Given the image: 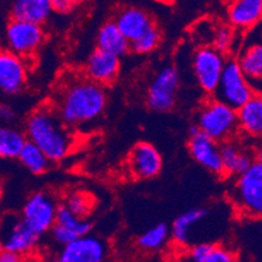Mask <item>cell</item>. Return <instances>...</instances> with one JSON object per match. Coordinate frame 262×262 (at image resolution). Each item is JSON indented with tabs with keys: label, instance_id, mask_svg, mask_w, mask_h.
Wrapping results in <instances>:
<instances>
[{
	"label": "cell",
	"instance_id": "cell-1",
	"mask_svg": "<svg viewBox=\"0 0 262 262\" xmlns=\"http://www.w3.org/2000/svg\"><path fill=\"white\" fill-rule=\"evenodd\" d=\"M105 86L85 76H74L63 81L51 106L69 128L88 125L100 118L106 107Z\"/></svg>",
	"mask_w": 262,
	"mask_h": 262
},
{
	"label": "cell",
	"instance_id": "cell-2",
	"mask_svg": "<svg viewBox=\"0 0 262 262\" xmlns=\"http://www.w3.org/2000/svg\"><path fill=\"white\" fill-rule=\"evenodd\" d=\"M25 137L38 147L50 161H60L71 154L75 137L50 105L37 107L25 123Z\"/></svg>",
	"mask_w": 262,
	"mask_h": 262
},
{
	"label": "cell",
	"instance_id": "cell-3",
	"mask_svg": "<svg viewBox=\"0 0 262 262\" xmlns=\"http://www.w3.org/2000/svg\"><path fill=\"white\" fill-rule=\"evenodd\" d=\"M195 122L194 126L216 143L232 140L238 130L237 112L215 97L200 107Z\"/></svg>",
	"mask_w": 262,
	"mask_h": 262
},
{
	"label": "cell",
	"instance_id": "cell-4",
	"mask_svg": "<svg viewBox=\"0 0 262 262\" xmlns=\"http://www.w3.org/2000/svg\"><path fill=\"white\" fill-rule=\"evenodd\" d=\"M229 198L238 214L262 219V164L254 161L247 172L237 176Z\"/></svg>",
	"mask_w": 262,
	"mask_h": 262
},
{
	"label": "cell",
	"instance_id": "cell-5",
	"mask_svg": "<svg viewBox=\"0 0 262 262\" xmlns=\"http://www.w3.org/2000/svg\"><path fill=\"white\" fill-rule=\"evenodd\" d=\"M253 95V88L243 74L237 60H226L214 97L235 111H238Z\"/></svg>",
	"mask_w": 262,
	"mask_h": 262
},
{
	"label": "cell",
	"instance_id": "cell-6",
	"mask_svg": "<svg viewBox=\"0 0 262 262\" xmlns=\"http://www.w3.org/2000/svg\"><path fill=\"white\" fill-rule=\"evenodd\" d=\"M180 86V75L174 66L159 70L147 90L146 102L151 111L167 113L174 107Z\"/></svg>",
	"mask_w": 262,
	"mask_h": 262
},
{
	"label": "cell",
	"instance_id": "cell-7",
	"mask_svg": "<svg viewBox=\"0 0 262 262\" xmlns=\"http://www.w3.org/2000/svg\"><path fill=\"white\" fill-rule=\"evenodd\" d=\"M4 38L7 50L25 59L34 55L45 42V30L42 25L11 18L7 23Z\"/></svg>",
	"mask_w": 262,
	"mask_h": 262
},
{
	"label": "cell",
	"instance_id": "cell-8",
	"mask_svg": "<svg viewBox=\"0 0 262 262\" xmlns=\"http://www.w3.org/2000/svg\"><path fill=\"white\" fill-rule=\"evenodd\" d=\"M58 203L46 191L33 193L23 207L21 219L32 229L33 232L41 237L50 232L55 224L58 211Z\"/></svg>",
	"mask_w": 262,
	"mask_h": 262
},
{
	"label": "cell",
	"instance_id": "cell-9",
	"mask_svg": "<svg viewBox=\"0 0 262 262\" xmlns=\"http://www.w3.org/2000/svg\"><path fill=\"white\" fill-rule=\"evenodd\" d=\"M226 59L212 46H202L193 55V71L195 80L205 93L214 95L221 80Z\"/></svg>",
	"mask_w": 262,
	"mask_h": 262
},
{
	"label": "cell",
	"instance_id": "cell-10",
	"mask_svg": "<svg viewBox=\"0 0 262 262\" xmlns=\"http://www.w3.org/2000/svg\"><path fill=\"white\" fill-rule=\"evenodd\" d=\"M127 173L135 180H151L160 174L163 158L159 149L148 142H138L126 159Z\"/></svg>",
	"mask_w": 262,
	"mask_h": 262
},
{
	"label": "cell",
	"instance_id": "cell-11",
	"mask_svg": "<svg viewBox=\"0 0 262 262\" xmlns=\"http://www.w3.org/2000/svg\"><path fill=\"white\" fill-rule=\"evenodd\" d=\"M190 156L206 170L214 174H224L221 158V144L201 133L195 126L190 128L188 140Z\"/></svg>",
	"mask_w": 262,
	"mask_h": 262
},
{
	"label": "cell",
	"instance_id": "cell-12",
	"mask_svg": "<svg viewBox=\"0 0 262 262\" xmlns=\"http://www.w3.org/2000/svg\"><path fill=\"white\" fill-rule=\"evenodd\" d=\"M106 256V243L90 233L63 245L58 258L60 262H105Z\"/></svg>",
	"mask_w": 262,
	"mask_h": 262
},
{
	"label": "cell",
	"instance_id": "cell-13",
	"mask_svg": "<svg viewBox=\"0 0 262 262\" xmlns=\"http://www.w3.org/2000/svg\"><path fill=\"white\" fill-rule=\"evenodd\" d=\"M28 80L25 60L7 49H0V91L16 95L24 90Z\"/></svg>",
	"mask_w": 262,
	"mask_h": 262
},
{
	"label": "cell",
	"instance_id": "cell-14",
	"mask_svg": "<svg viewBox=\"0 0 262 262\" xmlns=\"http://www.w3.org/2000/svg\"><path fill=\"white\" fill-rule=\"evenodd\" d=\"M121 71V60L113 54L95 49L84 66V76L98 85L113 84Z\"/></svg>",
	"mask_w": 262,
	"mask_h": 262
},
{
	"label": "cell",
	"instance_id": "cell-15",
	"mask_svg": "<svg viewBox=\"0 0 262 262\" xmlns=\"http://www.w3.org/2000/svg\"><path fill=\"white\" fill-rule=\"evenodd\" d=\"M91 229H92V224L90 221L75 216L66 206L60 205L58 207L55 224L50 232L54 242L63 247L81 236L90 235Z\"/></svg>",
	"mask_w": 262,
	"mask_h": 262
},
{
	"label": "cell",
	"instance_id": "cell-16",
	"mask_svg": "<svg viewBox=\"0 0 262 262\" xmlns=\"http://www.w3.org/2000/svg\"><path fill=\"white\" fill-rule=\"evenodd\" d=\"M39 236L23 222V219H13L7 223V228L2 236V248L20 256H27L36 249Z\"/></svg>",
	"mask_w": 262,
	"mask_h": 262
},
{
	"label": "cell",
	"instance_id": "cell-17",
	"mask_svg": "<svg viewBox=\"0 0 262 262\" xmlns=\"http://www.w3.org/2000/svg\"><path fill=\"white\" fill-rule=\"evenodd\" d=\"M114 23L128 42H133L155 25L146 9L135 6H126L114 16Z\"/></svg>",
	"mask_w": 262,
	"mask_h": 262
},
{
	"label": "cell",
	"instance_id": "cell-18",
	"mask_svg": "<svg viewBox=\"0 0 262 262\" xmlns=\"http://www.w3.org/2000/svg\"><path fill=\"white\" fill-rule=\"evenodd\" d=\"M221 158L223 173L228 176H240L254 163L253 154L248 152L232 140L221 144Z\"/></svg>",
	"mask_w": 262,
	"mask_h": 262
},
{
	"label": "cell",
	"instance_id": "cell-19",
	"mask_svg": "<svg viewBox=\"0 0 262 262\" xmlns=\"http://www.w3.org/2000/svg\"><path fill=\"white\" fill-rule=\"evenodd\" d=\"M53 12L51 0H13L11 18L42 25Z\"/></svg>",
	"mask_w": 262,
	"mask_h": 262
},
{
	"label": "cell",
	"instance_id": "cell-20",
	"mask_svg": "<svg viewBox=\"0 0 262 262\" xmlns=\"http://www.w3.org/2000/svg\"><path fill=\"white\" fill-rule=\"evenodd\" d=\"M237 112L238 130L252 138H262V95H253Z\"/></svg>",
	"mask_w": 262,
	"mask_h": 262
},
{
	"label": "cell",
	"instance_id": "cell-21",
	"mask_svg": "<svg viewBox=\"0 0 262 262\" xmlns=\"http://www.w3.org/2000/svg\"><path fill=\"white\" fill-rule=\"evenodd\" d=\"M228 18L235 28H252L262 18V0H232L228 7Z\"/></svg>",
	"mask_w": 262,
	"mask_h": 262
},
{
	"label": "cell",
	"instance_id": "cell-22",
	"mask_svg": "<svg viewBox=\"0 0 262 262\" xmlns=\"http://www.w3.org/2000/svg\"><path fill=\"white\" fill-rule=\"evenodd\" d=\"M96 43H97V49L106 51L109 54H113L119 59L130 51V42L121 33V30L117 28L116 23L113 20L106 21L98 29Z\"/></svg>",
	"mask_w": 262,
	"mask_h": 262
},
{
	"label": "cell",
	"instance_id": "cell-23",
	"mask_svg": "<svg viewBox=\"0 0 262 262\" xmlns=\"http://www.w3.org/2000/svg\"><path fill=\"white\" fill-rule=\"evenodd\" d=\"M209 216V210L203 207H196V209H190L188 211L182 212L174 219L170 228L173 242L177 245L185 247L190 242L191 231L195 226L203 222L206 217Z\"/></svg>",
	"mask_w": 262,
	"mask_h": 262
},
{
	"label": "cell",
	"instance_id": "cell-24",
	"mask_svg": "<svg viewBox=\"0 0 262 262\" xmlns=\"http://www.w3.org/2000/svg\"><path fill=\"white\" fill-rule=\"evenodd\" d=\"M238 66L250 86L262 83V42L252 43L243 50L237 59Z\"/></svg>",
	"mask_w": 262,
	"mask_h": 262
},
{
	"label": "cell",
	"instance_id": "cell-25",
	"mask_svg": "<svg viewBox=\"0 0 262 262\" xmlns=\"http://www.w3.org/2000/svg\"><path fill=\"white\" fill-rule=\"evenodd\" d=\"M27 143V137L18 128L3 126L0 127V158L16 159Z\"/></svg>",
	"mask_w": 262,
	"mask_h": 262
},
{
	"label": "cell",
	"instance_id": "cell-26",
	"mask_svg": "<svg viewBox=\"0 0 262 262\" xmlns=\"http://www.w3.org/2000/svg\"><path fill=\"white\" fill-rule=\"evenodd\" d=\"M18 160L21 164L29 170L33 174H43L46 170L50 167L51 161L46 158V155L37 146L30 143L29 140H27V143L24 144L23 149H21L20 155H18Z\"/></svg>",
	"mask_w": 262,
	"mask_h": 262
},
{
	"label": "cell",
	"instance_id": "cell-27",
	"mask_svg": "<svg viewBox=\"0 0 262 262\" xmlns=\"http://www.w3.org/2000/svg\"><path fill=\"white\" fill-rule=\"evenodd\" d=\"M169 233L170 229L167 224L158 223L138 236L137 244L140 249L147 250V252H156L167 244Z\"/></svg>",
	"mask_w": 262,
	"mask_h": 262
},
{
	"label": "cell",
	"instance_id": "cell-28",
	"mask_svg": "<svg viewBox=\"0 0 262 262\" xmlns=\"http://www.w3.org/2000/svg\"><path fill=\"white\" fill-rule=\"evenodd\" d=\"M63 206H66L75 216L80 217V219H86L95 207V200L86 191L75 190L67 194Z\"/></svg>",
	"mask_w": 262,
	"mask_h": 262
},
{
	"label": "cell",
	"instance_id": "cell-29",
	"mask_svg": "<svg viewBox=\"0 0 262 262\" xmlns=\"http://www.w3.org/2000/svg\"><path fill=\"white\" fill-rule=\"evenodd\" d=\"M161 32L156 25L149 28L147 32H144L140 37L130 42V50L137 54H149L155 51L158 46L160 45Z\"/></svg>",
	"mask_w": 262,
	"mask_h": 262
},
{
	"label": "cell",
	"instance_id": "cell-30",
	"mask_svg": "<svg viewBox=\"0 0 262 262\" xmlns=\"http://www.w3.org/2000/svg\"><path fill=\"white\" fill-rule=\"evenodd\" d=\"M212 245L214 244H210V243H200L190 248H186L177 256L176 262H205Z\"/></svg>",
	"mask_w": 262,
	"mask_h": 262
},
{
	"label": "cell",
	"instance_id": "cell-31",
	"mask_svg": "<svg viewBox=\"0 0 262 262\" xmlns=\"http://www.w3.org/2000/svg\"><path fill=\"white\" fill-rule=\"evenodd\" d=\"M232 42H233V32L231 28L221 27L215 30L212 48L216 49L219 53H222L224 55V54L231 49Z\"/></svg>",
	"mask_w": 262,
	"mask_h": 262
},
{
	"label": "cell",
	"instance_id": "cell-32",
	"mask_svg": "<svg viewBox=\"0 0 262 262\" xmlns=\"http://www.w3.org/2000/svg\"><path fill=\"white\" fill-rule=\"evenodd\" d=\"M205 262H237L233 250L224 245H212L209 256Z\"/></svg>",
	"mask_w": 262,
	"mask_h": 262
},
{
	"label": "cell",
	"instance_id": "cell-33",
	"mask_svg": "<svg viewBox=\"0 0 262 262\" xmlns=\"http://www.w3.org/2000/svg\"><path fill=\"white\" fill-rule=\"evenodd\" d=\"M84 0H51L53 4V11L60 15L72 12L76 7L80 6Z\"/></svg>",
	"mask_w": 262,
	"mask_h": 262
},
{
	"label": "cell",
	"instance_id": "cell-34",
	"mask_svg": "<svg viewBox=\"0 0 262 262\" xmlns=\"http://www.w3.org/2000/svg\"><path fill=\"white\" fill-rule=\"evenodd\" d=\"M0 262H24V259H23V256L15 252L0 248Z\"/></svg>",
	"mask_w": 262,
	"mask_h": 262
},
{
	"label": "cell",
	"instance_id": "cell-35",
	"mask_svg": "<svg viewBox=\"0 0 262 262\" xmlns=\"http://www.w3.org/2000/svg\"><path fill=\"white\" fill-rule=\"evenodd\" d=\"M15 112L9 105L0 104V121H12Z\"/></svg>",
	"mask_w": 262,
	"mask_h": 262
},
{
	"label": "cell",
	"instance_id": "cell-36",
	"mask_svg": "<svg viewBox=\"0 0 262 262\" xmlns=\"http://www.w3.org/2000/svg\"><path fill=\"white\" fill-rule=\"evenodd\" d=\"M253 158H254V161H256V163L262 164V143L258 144V146H257V148L254 149Z\"/></svg>",
	"mask_w": 262,
	"mask_h": 262
},
{
	"label": "cell",
	"instance_id": "cell-37",
	"mask_svg": "<svg viewBox=\"0 0 262 262\" xmlns=\"http://www.w3.org/2000/svg\"><path fill=\"white\" fill-rule=\"evenodd\" d=\"M3 191H4V182H3V180L0 179V196H2Z\"/></svg>",
	"mask_w": 262,
	"mask_h": 262
},
{
	"label": "cell",
	"instance_id": "cell-38",
	"mask_svg": "<svg viewBox=\"0 0 262 262\" xmlns=\"http://www.w3.org/2000/svg\"><path fill=\"white\" fill-rule=\"evenodd\" d=\"M45 262H60V259L58 258V257H57V258H50V259H46Z\"/></svg>",
	"mask_w": 262,
	"mask_h": 262
},
{
	"label": "cell",
	"instance_id": "cell-39",
	"mask_svg": "<svg viewBox=\"0 0 262 262\" xmlns=\"http://www.w3.org/2000/svg\"><path fill=\"white\" fill-rule=\"evenodd\" d=\"M160 2H170V0H160Z\"/></svg>",
	"mask_w": 262,
	"mask_h": 262
}]
</instances>
